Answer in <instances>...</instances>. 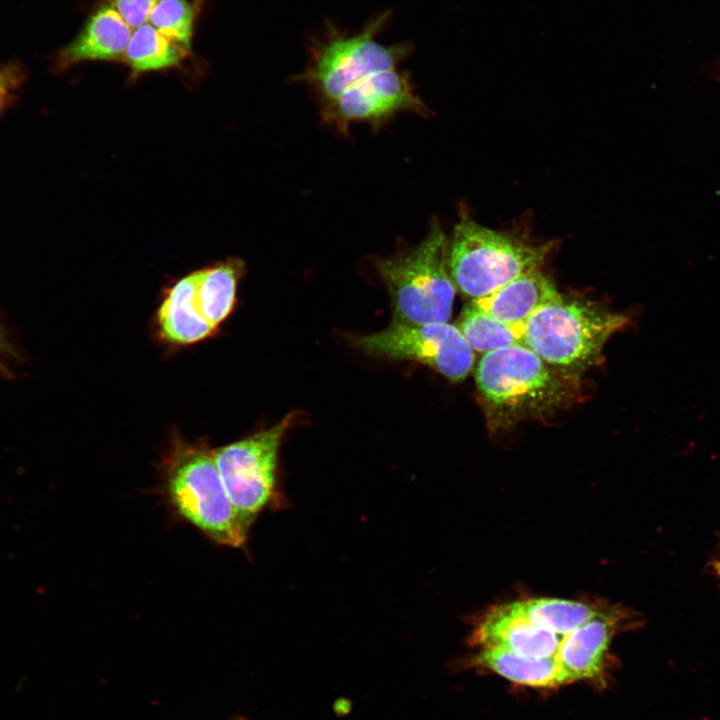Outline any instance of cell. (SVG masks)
<instances>
[{"mask_svg":"<svg viewBox=\"0 0 720 720\" xmlns=\"http://www.w3.org/2000/svg\"><path fill=\"white\" fill-rule=\"evenodd\" d=\"M295 418L296 412H291L267 429L213 449L230 501L249 532L264 511L284 504L278 476L279 450Z\"/></svg>","mask_w":720,"mask_h":720,"instance_id":"cell-7","label":"cell"},{"mask_svg":"<svg viewBox=\"0 0 720 720\" xmlns=\"http://www.w3.org/2000/svg\"><path fill=\"white\" fill-rule=\"evenodd\" d=\"M628 322L598 304L560 295L525 322L522 344L548 364L578 373L599 360L607 341Z\"/></svg>","mask_w":720,"mask_h":720,"instance_id":"cell-6","label":"cell"},{"mask_svg":"<svg viewBox=\"0 0 720 720\" xmlns=\"http://www.w3.org/2000/svg\"><path fill=\"white\" fill-rule=\"evenodd\" d=\"M565 635L531 622L512 602L488 609L474 624L469 642L533 658H556Z\"/></svg>","mask_w":720,"mask_h":720,"instance_id":"cell-11","label":"cell"},{"mask_svg":"<svg viewBox=\"0 0 720 720\" xmlns=\"http://www.w3.org/2000/svg\"><path fill=\"white\" fill-rule=\"evenodd\" d=\"M449 240L436 219L415 247L376 258L374 265L391 298L394 322H447L456 292L448 260Z\"/></svg>","mask_w":720,"mask_h":720,"instance_id":"cell-4","label":"cell"},{"mask_svg":"<svg viewBox=\"0 0 720 720\" xmlns=\"http://www.w3.org/2000/svg\"><path fill=\"white\" fill-rule=\"evenodd\" d=\"M551 248L485 227L462 209L449 240V269L456 289L473 300L541 269Z\"/></svg>","mask_w":720,"mask_h":720,"instance_id":"cell-5","label":"cell"},{"mask_svg":"<svg viewBox=\"0 0 720 720\" xmlns=\"http://www.w3.org/2000/svg\"><path fill=\"white\" fill-rule=\"evenodd\" d=\"M133 29L110 5L102 4L87 19L77 36L57 55L64 70L85 61H122Z\"/></svg>","mask_w":720,"mask_h":720,"instance_id":"cell-13","label":"cell"},{"mask_svg":"<svg viewBox=\"0 0 720 720\" xmlns=\"http://www.w3.org/2000/svg\"><path fill=\"white\" fill-rule=\"evenodd\" d=\"M189 55L146 22L132 31L123 62L130 69L131 79H136L145 73L179 67Z\"/></svg>","mask_w":720,"mask_h":720,"instance_id":"cell-17","label":"cell"},{"mask_svg":"<svg viewBox=\"0 0 720 720\" xmlns=\"http://www.w3.org/2000/svg\"><path fill=\"white\" fill-rule=\"evenodd\" d=\"M531 622L560 635H567L582 626L605 607L600 603L558 598H529L512 602Z\"/></svg>","mask_w":720,"mask_h":720,"instance_id":"cell-18","label":"cell"},{"mask_svg":"<svg viewBox=\"0 0 720 720\" xmlns=\"http://www.w3.org/2000/svg\"><path fill=\"white\" fill-rule=\"evenodd\" d=\"M470 666L482 668L513 683L533 688H551L567 684L556 658H533L511 651L482 647L469 658Z\"/></svg>","mask_w":720,"mask_h":720,"instance_id":"cell-15","label":"cell"},{"mask_svg":"<svg viewBox=\"0 0 720 720\" xmlns=\"http://www.w3.org/2000/svg\"><path fill=\"white\" fill-rule=\"evenodd\" d=\"M390 16L391 11L383 12L354 33L327 23L311 41L307 65L295 78L311 89L320 108L375 75L400 67L411 54L407 42L384 45L377 40Z\"/></svg>","mask_w":720,"mask_h":720,"instance_id":"cell-3","label":"cell"},{"mask_svg":"<svg viewBox=\"0 0 720 720\" xmlns=\"http://www.w3.org/2000/svg\"><path fill=\"white\" fill-rule=\"evenodd\" d=\"M578 376L548 364L523 344L483 354L475 369L492 429L544 419L568 408L580 393Z\"/></svg>","mask_w":720,"mask_h":720,"instance_id":"cell-1","label":"cell"},{"mask_svg":"<svg viewBox=\"0 0 720 720\" xmlns=\"http://www.w3.org/2000/svg\"><path fill=\"white\" fill-rule=\"evenodd\" d=\"M21 79V71L15 65L0 68V108L6 102L11 90Z\"/></svg>","mask_w":720,"mask_h":720,"instance_id":"cell-22","label":"cell"},{"mask_svg":"<svg viewBox=\"0 0 720 720\" xmlns=\"http://www.w3.org/2000/svg\"><path fill=\"white\" fill-rule=\"evenodd\" d=\"M240 720V719H239Z\"/></svg>","mask_w":720,"mask_h":720,"instance_id":"cell-25","label":"cell"},{"mask_svg":"<svg viewBox=\"0 0 720 720\" xmlns=\"http://www.w3.org/2000/svg\"><path fill=\"white\" fill-rule=\"evenodd\" d=\"M161 489L172 512L209 541L245 547L249 531L237 516L207 444L175 435L161 464Z\"/></svg>","mask_w":720,"mask_h":720,"instance_id":"cell-2","label":"cell"},{"mask_svg":"<svg viewBox=\"0 0 720 720\" xmlns=\"http://www.w3.org/2000/svg\"><path fill=\"white\" fill-rule=\"evenodd\" d=\"M561 294L541 269L523 274L492 293L471 300L478 308L507 323H525Z\"/></svg>","mask_w":720,"mask_h":720,"instance_id":"cell-14","label":"cell"},{"mask_svg":"<svg viewBox=\"0 0 720 720\" xmlns=\"http://www.w3.org/2000/svg\"><path fill=\"white\" fill-rule=\"evenodd\" d=\"M245 273L240 258H227L202 269L197 300L204 317L216 328L232 313L237 299V288Z\"/></svg>","mask_w":720,"mask_h":720,"instance_id":"cell-16","label":"cell"},{"mask_svg":"<svg viewBox=\"0 0 720 720\" xmlns=\"http://www.w3.org/2000/svg\"><path fill=\"white\" fill-rule=\"evenodd\" d=\"M359 350L381 358L424 364L453 382L464 380L474 365V351L456 325L448 322H394L385 329L351 338Z\"/></svg>","mask_w":720,"mask_h":720,"instance_id":"cell-8","label":"cell"},{"mask_svg":"<svg viewBox=\"0 0 720 720\" xmlns=\"http://www.w3.org/2000/svg\"><path fill=\"white\" fill-rule=\"evenodd\" d=\"M474 352L489 353L522 344L525 323H507L468 303L456 325Z\"/></svg>","mask_w":720,"mask_h":720,"instance_id":"cell-19","label":"cell"},{"mask_svg":"<svg viewBox=\"0 0 720 720\" xmlns=\"http://www.w3.org/2000/svg\"><path fill=\"white\" fill-rule=\"evenodd\" d=\"M158 0H107L124 21L134 30L148 22L153 7Z\"/></svg>","mask_w":720,"mask_h":720,"instance_id":"cell-21","label":"cell"},{"mask_svg":"<svg viewBox=\"0 0 720 720\" xmlns=\"http://www.w3.org/2000/svg\"><path fill=\"white\" fill-rule=\"evenodd\" d=\"M716 570H717L718 574L720 575V562L717 563Z\"/></svg>","mask_w":720,"mask_h":720,"instance_id":"cell-23","label":"cell"},{"mask_svg":"<svg viewBox=\"0 0 720 720\" xmlns=\"http://www.w3.org/2000/svg\"><path fill=\"white\" fill-rule=\"evenodd\" d=\"M2 348H3V342H2V337H1V334H0V352H1Z\"/></svg>","mask_w":720,"mask_h":720,"instance_id":"cell-24","label":"cell"},{"mask_svg":"<svg viewBox=\"0 0 720 720\" xmlns=\"http://www.w3.org/2000/svg\"><path fill=\"white\" fill-rule=\"evenodd\" d=\"M202 269L193 271L168 288L156 312L160 338L175 346L198 343L212 336L217 328L202 314L197 293Z\"/></svg>","mask_w":720,"mask_h":720,"instance_id":"cell-12","label":"cell"},{"mask_svg":"<svg viewBox=\"0 0 720 720\" xmlns=\"http://www.w3.org/2000/svg\"><path fill=\"white\" fill-rule=\"evenodd\" d=\"M632 614L607 605L597 616L564 636L556 659L567 683L599 680L609 659L614 635L631 622Z\"/></svg>","mask_w":720,"mask_h":720,"instance_id":"cell-10","label":"cell"},{"mask_svg":"<svg viewBox=\"0 0 720 720\" xmlns=\"http://www.w3.org/2000/svg\"><path fill=\"white\" fill-rule=\"evenodd\" d=\"M400 112H413L422 117L431 115V110L416 93L409 73L398 67L346 91L320 108V118L323 124L349 136L353 123H367L379 129Z\"/></svg>","mask_w":720,"mask_h":720,"instance_id":"cell-9","label":"cell"},{"mask_svg":"<svg viewBox=\"0 0 720 720\" xmlns=\"http://www.w3.org/2000/svg\"><path fill=\"white\" fill-rule=\"evenodd\" d=\"M199 6L188 0H158L148 22L167 39L188 54Z\"/></svg>","mask_w":720,"mask_h":720,"instance_id":"cell-20","label":"cell"}]
</instances>
